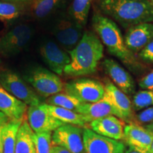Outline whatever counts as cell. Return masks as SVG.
Listing matches in <instances>:
<instances>
[{
	"label": "cell",
	"instance_id": "6da1fadb",
	"mask_svg": "<svg viewBox=\"0 0 153 153\" xmlns=\"http://www.w3.org/2000/svg\"><path fill=\"white\" fill-rule=\"evenodd\" d=\"M69 55L70 62L65 68L64 74L74 77L89 75L97 71L104 55V45L95 33L87 30Z\"/></svg>",
	"mask_w": 153,
	"mask_h": 153
},
{
	"label": "cell",
	"instance_id": "7a4b0ae2",
	"mask_svg": "<svg viewBox=\"0 0 153 153\" xmlns=\"http://www.w3.org/2000/svg\"><path fill=\"white\" fill-rule=\"evenodd\" d=\"M99 7L105 15L124 28L153 22L151 0H99Z\"/></svg>",
	"mask_w": 153,
	"mask_h": 153
},
{
	"label": "cell",
	"instance_id": "3957f363",
	"mask_svg": "<svg viewBox=\"0 0 153 153\" xmlns=\"http://www.w3.org/2000/svg\"><path fill=\"white\" fill-rule=\"evenodd\" d=\"M92 26L109 53L126 64H135L134 55L126 47L124 38L116 22L107 16L95 14L92 18Z\"/></svg>",
	"mask_w": 153,
	"mask_h": 153
},
{
	"label": "cell",
	"instance_id": "277c9868",
	"mask_svg": "<svg viewBox=\"0 0 153 153\" xmlns=\"http://www.w3.org/2000/svg\"><path fill=\"white\" fill-rule=\"evenodd\" d=\"M24 79L38 95L44 98H48L64 90L65 85L60 76L42 67L29 70L24 76Z\"/></svg>",
	"mask_w": 153,
	"mask_h": 153
},
{
	"label": "cell",
	"instance_id": "5b68a950",
	"mask_svg": "<svg viewBox=\"0 0 153 153\" xmlns=\"http://www.w3.org/2000/svg\"><path fill=\"white\" fill-rule=\"evenodd\" d=\"M0 85L19 100L28 106L42 104L41 99L27 82L16 72L9 70L0 72Z\"/></svg>",
	"mask_w": 153,
	"mask_h": 153
},
{
	"label": "cell",
	"instance_id": "8992f818",
	"mask_svg": "<svg viewBox=\"0 0 153 153\" xmlns=\"http://www.w3.org/2000/svg\"><path fill=\"white\" fill-rule=\"evenodd\" d=\"M65 92L75 97L82 104L95 103L104 98V85L98 80L79 78L65 85Z\"/></svg>",
	"mask_w": 153,
	"mask_h": 153
},
{
	"label": "cell",
	"instance_id": "52a82bcc",
	"mask_svg": "<svg viewBox=\"0 0 153 153\" xmlns=\"http://www.w3.org/2000/svg\"><path fill=\"white\" fill-rule=\"evenodd\" d=\"M33 31L26 24H19L0 37V54L10 57L21 53L31 39Z\"/></svg>",
	"mask_w": 153,
	"mask_h": 153
},
{
	"label": "cell",
	"instance_id": "ba28073f",
	"mask_svg": "<svg viewBox=\"0 0 153 153\" xmlns=\"http://www.w3.org/2000/svg\"><path fill=\"white\" fill-rule=\"evenodd\" d=\"M84 128L65 124L52 134V144L60 146L70 153H85L83 143Z\"/></svg>",
	"mask_w": 153,
	"mask_h": 153
},
{
	"label": "cell",
	"instance_id": "9c48e42d",
	"mask_svg": "<svg viewBox=\"0 0 153 153\" xmlns=\"http://www.w3.org/2000/svg\"><path fill=\"white\" fill-rule=\"evenodd\" d=\"M83 143L85 153H124L125 143L99 135L89 128L83 130Z\"/></svg>",
	"mask_w": 153,
	"mask_h": 153
},
{
	"label": "cell",
	"instance_id": "30bf717a",
	"mask_svg": "<svg viewBox=\"0 0 153 153\" xmlns=\"http://www.w3.org/2000/svg\"><path fill=\"white\" fill-rule=\"evenodd\" d=\"M104 85L105 94L103 99L114 108L116 117L131 123L133 118V109L128 95L116 87L109 79L105 80Z\"/></svg>",
	"mask_w": 153,
	"mask_h": 153
},
{
	"label": "cell",
	"instance_id": "8fae6325",
	"mask_svg": "<svg viewBox=\"0 0 153 153\" xmlns=\"http://www.w3.org/2000/svg\"><path fill=\"white\" fill-rule=\"evenodd\" d=\"M27 120L30 127L36 133L53 132L59 127L65 125V123L50 114L45 106V103L28 107Z\"/></svg>",
	"mask_w": 153,
	"mask_h": 153
},
{
	"label": "cell",
	"instance_id": "7c38bea8",
	"mask_svg": "<svg viewBox=\"0 0 153 153\" xmlns=\"http://www.w3.org/2000/svg\"><path fill=\"white\" fill-rule=\"evenodd\" d=\"M123 140L129 148L140 152L150 153L153 142V133L145 126L131 122L124 128Z\"/></svg>",
	"mask_w": 153,
	"mask_h": 153
},
{
	"label": "cell",
	"instance_id": "4fadbf2b",
	"mask_svg": "<svg viewBox=\"0 0 153 153\" xmlns=\"http://www.w3.org/2000/svg\"><path fill=\"white\" fill-rule=\"evenodd\" d=\"M104 71L113 84L126 95L133 94L135 90V81L131 74L113 59L106 58L101 63Z\"/></svg>",
	"mask_w": 153,
	"mask_h": 153
},
{
	"label": "cell",
	"instance_id": "5bb4252c",
	"mask_svg": "<svg viewBox=\"0 0 153 153\" xmlns=\"http://www.w3.org/2000/svg\"><path fill=\"white\" fill-rule=\"evenodd\" d=\"M40 53L51 70L58 76L62 75L64 70L70 62V55L53 41H47L41 45Z\"/></svg>",
	"mask_w": 153,
	"mask_h": 153
},
{
	"label": "cell",
	"instance_id": "9a60e30c",
	"mask_svg": "<svg viewBox=\"0 0 153 153\" xmlns=\"http://www.w3.org/2000/svg\"><path fill=\"white\" fill-rule=\"evenodd\" d=\"M124 41L133 54L139 53L153 41V23H141L128 28Z\"/></svg>",
	"mask_w": 153,
	"mask_h": 153
},
{
	"label": "cell",
	"instance_id": "2e32d148",
	"mask_svg": "<svg viewBox=\"0 0 153 153\" xmlns=\"http://www.w3.org/2000/svg\"><path fill=\"white\" fill-rule=\"evenodd\" d=\"M53 34L57 41L70 51L77 45L84 33L82 26L75 21L62 19L55 25Z\"/></svg>",
	"mask_w": 153,
	"mask_h": 153
},
{
	"label": "cell",
	"instance_id": "e0dca14e",
	"mask_svg": "<svg viewBox=\"0 0 153 153\" xmlns=\"http://www.w3.org/2000/svg\"><path fill=\"white\" fill-rule=\"evenodd\" d=\"M125 126L123 120L114 115L98 118L89 123L90 128L95 133L116 140H123Z\"/></svg>",
	"mask_w": 153,
	"mask_h": 153
},
{
	"label": "cell",
	"instance_id": "ac0fdd59",
	"mask_svg": "<svg viewBox=\"0 0 153 153\" xmlns=\"http://www.w3.org/2000/svg\"><path fill=\"white\" fill-rule=\"evenodd\" d=\"M28 106L9 94L0 85V111L11 120H24Z\"/></svg>",
	"mask_w": 153,
	"mask_h": 153
},
{
	"label": "cell",
	"instance_id": "d6986e66",
	"mask_svg": "<svg viewBox=\"0 0 153 153\" xmlns=\"http://www.w3.org/2000/svg\"><path fill=\"white\" fill-rule=\"evenodd\" d=\"M76 112L82 114L89 123L98 118L111 116V115L116 116L114 108L104 99L98 102L82 104Z\"/></svg>",
	"mask_w": 153,
	"mask_h": 153
},
{
	"label": "cell",
	"instance_id": "ffe728a7",
	"mask_svg": "<svg viewBox=\"0 0 153 153\" xmlns=\"http://www.w3.org/2000/svg\"><path fill=\"white\" fill-rule=\"evenodd\" d=\"M34 133L28 120H23L17 133L14 153H36Z\"/></svg>",
	"mask_w": 153,
	"mask_h": 153
},
{
	"label": "cell",
	"instance_id": "44dd1931",
	"mask_svg": "<svg viewBox=\"0 0 153 153\" xmlns=\"http://www.w3.org/2000/svg\"><path fill=\"white\" fill-rule=\"evenodd\" d=\"M45 106L50 114L63 123L76 126L84 128H87V125L89 123L82 114L74 111L47 104L46 103H45Z\"/></svg>",
	"mask_w": 153,
	"mask_h": 153
},
{
	"label": "cell",
	"instance_id": "7402d4cb",
	"mask_svg": "<svg viewBox=\"0 0 153 153\" xmlns=\"http://www.w3.org/2000/svg\"><path fill=\"white\" fill-rule=\"evenodd\" d=\"M23 120H9L2 129L3 153H14L17 133Z\"/></svg>",
	"mask_w": 153,
	"mask_h": 153
},
{
	"label": "cell",
	"instance_id": "603a6c76",
	"mask_svg": "<svg viewBox=\"0 0 153 153\" xmlns=\"http://www.w3.org/2000/svg\"><path fill=\"white\" fill-rule=\"evenodd\" d=\"M46 104L76 111L82 103L68 94L60 92L48 97Z\"/></svg>",
	"mask_w": 153,
	"mask_h": 153
},
{
	"label": "cell",
	"instance_id": "cb8c5ba5",
	"mask_svg": "<svg viewBox=\"0 0 153 153\" xmlns=\"http://www.w3.org/2000/svg\"><path fill=\"white\" fill-rule=\"evenodd\" d=\"M62 0H33L30 5L32 16L36 18H44L60 4Z\"/></svg>",
	"mask_w": 153,
	"mask_h": 153
},
{
	"label": "cell",
	"instance_id": "d4e9b609",
	"mask_svg": "<svg viewBox=\"0 0 153 153\" xmlns=\"http://www.w3.org/2000/svg\"><path fill=\"white\" fill-rule=\"evenodd\" d=\"M92 0H74L71 12L74 21L81 26L87 24Z\"/></svg>",
	"mask_w": 153,
	"mask_h": 153
},
{
	"label": "cell",
	"instance_id": "484cf974",
	"mask_svg": "<svg viewBox=\"0 0 153 153\" xmlns=\"http://www.w3.org/2000/svg\"><path fill=\"white\" fill-rule=\"evenodd\" d=\"M132 106L135 111L153 106V89L141 90L135 93L133 96Z\"/></svg>",
	"mask_w": 153,
	"mask_h": 153
},
{
	"label": "cell",
	"instance_id": "4316f807",
	"mask_svg": "<svg viewBox=\"0 0 153 153\" xmlns=\"http://www.w3.org/2000/svg\"><path fill=\"white\" fill-rule=\"evenodd\" d=\"M53 132L34 133V142L36 153H51Z\"/></svg>",
	"mask_w": 153,
	"mask_h": 153
},
{
	"label": "cell",
	"instance_id": "83f0119b",
	"mask_svg": "<svg viewBox=\"0 0 153 153\" xmlns=\"http://www.w3.org/2000/svg\"><path fill=\"white\" fill-rule=\"evenodd\" d=\"M21 9L18 5L8 1H0V19L11 20L19 16Z\"/></svg>",
	"mask_w": 153,
	"mask_h": 153
},
{
	"label": "cell",
	"instance_id": "f1b7e54d",
	"mask_svg": "<svg viewBox=\"0 0 153 153\" xmlns=\"http://www.w3.org/2000/svg\"><path fill=\"white\" fill-rule=\"evenodd\" d=\"M135 123L138 124L151 123L153 122V106L149 107L135 116Z\"/></svg>",
	"mask_w": 153,
	"mask_h": 153
},
{
	"label": "cell",
	"instance_id": "f546056e",
	"mask_svg": "<svg viewBox=\"0 0 153 153\" xmlns=\"http://www.w3.org/2000/svg\"><path fill=\"white\" fill-rule=\"evenodd\" d=\"M138 57L145 62L153 63V41L140 51Z\"/></svg>",
	"mask_w": 153,
	"mask_h": 153
},
{
	"label": "cell",
	"instance_id": "4dcf8cb0",
	"mask_svg": "<svg viewBox=\"0 0 153 153\" xmlns=\"http://www.w3.org/2000/svg\"><path fill=\"white\" fill-rule=\"evenodd\" d=\"M138 85L143 90L153 89V70L139 80Z\"/></svg>",
	"mask_w": 153,
	"mask_h": 153
},
{
	"label": "cell",
	"instance_id": "1f68e13d",
	"mask_svg": "<svg viewBox=\"0 0 153 153\" xmlns=\"http://www.w3.org/2000/svg\"><path fill=\"white\" fill-rule=\"evenodd\" d=\"M51 153H70V152L67 150H65V148H62V147L53 145L52 150H51Z\"/></svg>",
	"mask_w": 153,
	"mask_h": 153
},
{
	"label": "cell",
	"instance_id": "d6a6232c",
	"mask_svg": "<svg viewBox=\"0 0 153 153\" xmlns=\"http://www.w3.org/2000/svg\"><path fill=\"white\" fill-rule=\"evenodd\" d=\"M8 122V121H7ZM6 123H0V153H3V146H2V129Z\"/></svg>",
	"mask_w": 153,
	"mask_h": 153
},
{
	"label": "cell",
	"instance_id": "836d02e7",
	"mask_svg": "<svg viewBox=\"0 0 153 153\" xmlns=\"http://www.w3.org/2000/svg\"><path fill=\"white\" fill-rule=\"evenodd\" d=\"M9 119L7 116H5L3 113H1L0 111V123H7V121H9Z\"/></svg>",
	"mask_w": 153,
	"mask_h": 153
},
{
	"label": "cell",
	"instance_id": "e575fe53",
	"mask_svg": "<svg viewBox=\"0 0 153 153\" xmlns=\"http://www.w3.org/2000/svg\"><path fill=\"white\" fill-rule=\"evenodd\" d=\"M124 153H147V152H140V151L134 150V149H133V148H128V149H126V151Z\"/></svg>",
	"mask_w": 153,
	"mask_h": 153
},
{
	"label": "cell",
	"instance_id": "d590c367",
	"mask_svg": "<svg viewBox=\"0 0 153 153\" xmlns=\"http://www.w3.org/2000/svg\"><path fill=\"white\" fill-rule=\"evenodd\" d=\"M145 128H146L148 130V131H150L151 133H153V122H152L151 123H149V124H147V125H145L144 126Z\"/></svg>",
	"mask_w": 153,
	"mask_h": 153
},
{
	"label": "cell",
	"instance_id": "8d00e7d4",
	"mask_svg": "<svg viewBox=\"0 0 153 153\" xmlns=\"http://www.w3.org/2000/svg\"><path fill=\"white\" fill-rule=\"evenodd\" d=\"M0 1H33V0H0Z\"/></svg>",
	"mask_w": 153,
	"mask_h": 153
},
{
	"label": "cell",
	"instance_id": "74e56055",
	"mask_svg": "<svg viewBox=\"0 0 153 153\" xmlns=\"http://www.w3.org/2000/svg\"><path fill=\"white\" fill-rule=\"evenodd\" d=\"M150 153H153V142H152V147H151V152H150Z\"/></svg>",
	"mask_w": 153,
	"mask_h": 153
},
{
	"label": "cell",
	"instance_id": "f35d334b",
	"mask_svg": "<svg viewBox=\"0 0 153 153\" xmlns=\"http://www.w3.org/2000/svg\"><path fill=\"white\" fill-rule=\"evenodd\" d=\"M151 1H152V2L153 3V0H151Z\"/></svg>",
	"mask_w": 153,
	"mask_h": 153
},
{
	"label": "cell",
	"instance_id": "ab89813d",
	"mask_svg": "<svg viewBox=\"0 0 153 153\" xmlns=\"http://www.w3.org/2000/svg\"><path fill=\"white\" fill-rule=\"evenodd\" d=\"M0 65H1V60H0Z\"/></svg>",
	"mask_w": 153,
	"mask_h": 153
}]
</instances>
